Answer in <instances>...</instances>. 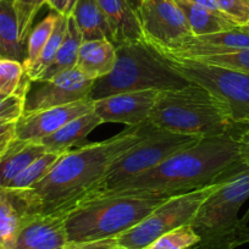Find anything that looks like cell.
I'll return each instance as SVG.
<instances>
[{
	"label": "cell",
	"mask_w": 249,
	"mask_h": 249,
	"mask_svg": "<svg viewBox=\"0 0 249 249\" xmlns=\"http://www.w3.org/2000/svg\"><path fill=\"white\" fill-rule=\"evenodd\" d=\"M238 131L200 138L195 145L176 153L154 169L98 196L138 193L171 197L225 181L246 171L241 165Z\"/></svg>",
	"instance_id": "1"
},
{
	"label": "cell",
	"mask_w": 249,
	"mask_h": 249,
	"mask_svg": "<svg viewBox=\"0 0 249 249\" xmlns=\"http://www.w3.org/2000/svg\"><path fill=\"white\" fill-rule=\"evenodd\" d=\"M155 128L149 121L127 127L103 142L68 150L35 188L43 213H68L97 191L112 162Z\"/></svg>",
	"instance_id": "2"
},
{
	"label": "cell",
	"mask_w": 249,
	"mask_h": 249,
	"mask_svg": "<svg viewBox=\"0 0 249 249\" xmlns=\"http://www.w3.org/2000/svg\"><path fill=\"white\" fill-rule=\"evenodd\" d=\"M148 121L160 130L196 137H214L238 131L227 107L208 88L191 83L161 90Z\"/></svg>",
	"instance_id": "3"
},
{
	"label": "cell",
	"mask_w": 249,
	"mask_h": 249,
	"mask_svg": "<svg viewBox=\"0 0 249 249\" xmlns=\"http://www.w3.org/2000/svg\"><path fill=\"white\" fill-rule=\"evenodd\" d=\"M169 197L138 193L102 195L66 213L69 243L112 239L135 227Z\"/></svg>",
	"instance_id": "4"
},
{
	"label": "cell",
	"mask_w": 249,
	"mask_h": 249,
	"mask_svg": "<svg viewBox=\"0 0 249 249\" xmlns=\"http://www.w3.org/2000/svg\"><path fill=\"white\" fill-rule=\"evenodd\" d=\"M116 64L111 72L94 81L89 99L98 100L117 93L171 90L191 85L165 57L145 40L116 48Z\"/></svg>",
	"instance_id": "5"
},
{
	"label": "cell",
	"mask_w": 249,
	"mask_h": 249,
	"mask_svg": "<svg viewBox=\"0 0 249 249\" xmlns=\"http://www.w3.org/2000/svg\"><path fill=\"white\" fill-rule=\"evenodd\" d=\"M249 198V170L230 178L200 205L191 226L199 236L197 249H236L249 242V210L239 217Z\"/></svg>",
	"instance_id": "6"
},
{
	"label": "cell",
	"mask_w": 249,
	"mask_h": 249,
	"mask_svg": "<svg viewBox=\"0 0 249 249\" xmlns=\"http://www.w3.org/2000/svg\"><path fill=\"white\" fill-rule=\"evenodd\" d=\"M224 181L214 182L195 191L171 196L145 219L114 238L120 249H144L166 232L192 222L200 205Z\"/></svg>",
	"instance_id": "7"
},
{
	"label": "cell",
	"mask_w": 249,
	"mask_h": 249,
	"mask_svg": "<svg viewBox=\"0 0 249 249\" xmlns=\"http://www.w3.org/2000/svg\"><path fill=\"white\" fill-rule=\"evenodd\" d=\"M199 140L200 137L196 136L181 135L155 127L144 140L112 162L97 191L87 199L154 169L176 153L195 145Z\"/></svg>",
	"instance_id": "8"
},
{
	"label": "cell",
	"mask_w": 249,
	"mask_h": 249,
	"mask_svg": "<svg viewBox=\"0 0 249 249\" xmlns=\"http://www.w3.org/2000/svg\"><path fill=\"white\" fill-rule=\"evenodd\" d=\"M170 65L188 81L208 88L227 107L238 127L249 126V73L204 65L195 60L164 56Z\"/></svg>",
	"instance_id": "9"
},
{
	"label": "cell",
	"mask_w": 249,
	"mask_h": 249,
	"mask_svg": "<svg viewBox=\"0 0 249 249\" xmlns=\"http://www.w3.org/2000/svg\"><path fill=\"white\" fill-rule=\"evenodd\" d=\"M137 13L143 38L157 52H175L195 37L175 0H141Z\"/></svg>",
	"instance_id": "10"
},
{
	"label": "cell",
	"mask_w": 249,
	"mask_h": 249,
	"mask_svg": "<svg viewBox=\"0 0 249 249\" xmlns=\"http://www.w3.org/2000/svg\"><path fill=\"white\" fill-rule=\"evenodd\" d=\"M93 85L94 80L87 78L76 68L59 73L50 80L31 81L26 93L23 114L89 99Z\"/></svg>",
	"instance_id": "11"
},
{
	"label": "cell",
	"mask_w": 249,
	"mask_h": 249,
	"mask_svg": "<svg viewBox=\"0 0 249 249\" xmlns=\"http://www.w3.org/2000/svg\"><path fill=\"white\" fill-rule=\"evenodd\" d=\"M39 213L43 203L35 190L0 187V244L13 249L21 226Z\"/></svg>",
	"instance_id": "12"
},
{
	"label": "cell",
	"mask_w": 249,
	"mask_h": 249,
	"mask_svg": "<svg viewBox=\"0 0 249 249\" xmlns=\"http://www.w3.org/2000/svg\"><path fill=\"white\" fill-rule=\"evenodd\" d=\"M159 90L117 93L94 100L93 111L100 117L103 124L116 122L128 127L148 122Z\"/></svg>",
	"instance_id": "13"
},
{
	"label": "cell",
	"mask_w": 249,
	"mask_h": 249,
	"mask_svg": "<svg viewBox=\"0 0 249 249\" xmlns=\"http://www.w3.org/2000/svg\"><path fill=\"white\" fill-rule=\"evenodd\" d=\"M93 109L94 102L86 99L73 104L23 114L16 124V138L21 141L40 142L43 138L64 127L68 122L93 111Z\"/></svg>",
	"instance_id": "14"
},
{
	"label": "cell",
	"mask_w": 249,
	"mask_h": 249,
	"mask_svg": "<svg viewBox=\"0 0 249 249\" xmlns=\"http://www.w3.org/2000/svg\"><path fill=\"white\" fill-rule=\"evenodd\" d=\"M65 213H39L18 230L13 249H65L69 243Z\"/></svg>",
	"instance_id": "15"
},
{
	"label": "cell",
	"mask_w": 249,
	"mask_h": 249,
	"mask_svg": "<svg viewBox=\"0 0 249 249\" xmlns=\"http://www.w3.org/2000/svg\"><path fill=\"white\" fill-rule=\"evenodd\" d=\"M249 49V33L241 27L224 32L193 37L179 49L171 53H159L160 55L176 59L195 60L213 55L226 54L237 50Z\"/></svg>",
	"instance_id": "16"
},
{
	"label": "cell",
	"mask_w": 249,
	"mask_h": 249,
	"mask_svg": "<svg viewBox=\"0 0 249 249\" xmlns=\"http://www.w3.org/2000/svg\"><path fill=\"white\" fill-rule=\"evenodd\" d=\"M110 26L115 47L144 40L132 0H97Z\"/></svg>",
	"instance_id": "17"
},
{
	"label": "cell",
	"mask_w": 249,
	"mask_h": 249,
	"mask_svg": "<svg viewBox=\"0 0 249 249\" xmlns=\"http://www.w3.org/2000/svg\"><path fill=\"white\" fill-rule=\"evenodd\" d=\"M116 59V47L110 40H83L78 52L76 69L87 78L97 81L111 72Z\"/></svg>",
	"instance_id": "18"
},
{
	"label": "cell",
	"mask_w": 249,
	"mask_h": 249,
	"mask_svg": "<svg viewBox=\"0 0 249 249\" xmlns=\"http://www.w3.org/2000/svg\"><path fill=\"white\" fill-rule=\"evenodd\" d=\"M48 152L40 142L16 138L5 154L0 157V187H8L36 159Z\"/></svg>",
	"instance_id": "19"
},
{
	"label": "cell",
	"mask_w": 249,
	"mask_h": 249,
	"mask_svg": "<svg viewBox=\"0 0 249 249\" xmlns=\"http://www.w3.org/2000/svg\"><path fill=\"white\" fill-rule=\"evenodd\" d=\"M102 124L100 117L94 111H90L68 122L59 131L43 138L40 143L47 148L48 152L65 153L71 150L75 144L86 140L88 135Z\"/></svg>",
	"instance_id": "20"
},
{
	"label": "cell",
	"mask_w": 249,
	"mask_h": 249,
	"mask_svg": "<svg viewBox=\"0 0 249 249\" xmlns=\"http://www.w3.org/2000/svg\"><path fill=\"white\" fill-rule=\"evenodd\" d=\"M71 16L83 40L107 39L112 43L111 30L97 0H78Z\"/></svg>",
	"instance_id": "21"
},
{
	"label": "cell",
	"mask_w": 249,
	"mask_h": 249,
	"mask_svg": "<svg viewBox=\"0 0 249 249\" xmlns=\"http://www.w3.org/2000/svg\"><path fill=\"white\" fill-rule=\"evenodd\" d=\"M175 1L186 16L187 22L190 25L195 37L237 28V26L225 16L213 13L203 6L191 3L188 0H175Z\"/></svg>",
	"instance_id": "22"
},
{
	"label": "cell",
	"mask_w": 249,
	"mask_h": 249,
	"mask_svg": "<svg viewBox=\"0 0 249 249\" xmlns=\"http://www.w3.org/2000/svg\"><path fill=\"white\" fill-rule=\"evenodd\" d=\"M82 42V35H81L75 20H73L72 16H69L65 37H64V40H62L61 45H60L59 52H57L54 61L39 76L37 81L50 80V78L55 77L59 73L75 69L76 62H77L78 52H80V47Z\"/></svg>",
	"instance_id": "23"
},
{
	"label": "cell",
	"mask_w": 249,
	"mask_h": 249,
	"mask_svg": "<svg viewBox=\"0 0 249 249\" xmlns=\"http://www.w3.org/2000/svg\"><path fill=\"white\" fill-rule=\"evenodd\" d=\"M0 45L8 59L23 62L26 48L18 37V20L13 0H0Z\"/></svg>",
	"instance_id": "24"
},
{
	"label": "cell",
	"mask_w": 249,
	"mask_h": 249,
	"mask_svg": "<svg viewBox=\"0 0 249 249\" xmlns=\"http://www.w3.org/2000/svg\"><path fill=\"white\" fill-rule=\"evenodd\" d=\"M65 153L45 152L38 159H36L25 171L21 172L15 179H13L8 187H13V188H35L40 181H43L49 175L53 167L57 164V161L61 159L62 155Z\"/></svg>",
	"instance_id": "25"
},
{
	"label": "cell",
	"mask_w": 249,
	"mask_h": 249,
	"mask_svg": "<svg viewBox=\"0 0 249 249\" xmlns=\"http://www.w3.org/2000/svg\"><path fill=\"white\" fill-rule=\"evenodd\" d=\"M30 83L23 62L8 57L0 59V93L26 95Z\"/></svg>",
	"instance_id": "26"
},
{
	"label": "cell",
	"mask_w": 249,
	"mask_h": 249,
	"mask_svg": "<svg viewBox=\"0 0 249 249\" xmlns=\"http://www.w3.org/2000/svg\"><path fill=\"white\" fill-rule=\"evenodd\" d=\"M66 26H68V18L60 15L56 23H55L54 31H53L48 43L45 44L44 49L40 53L39 57L28 70H26V73H27L28 78L31 81H37L39 76L54 61L55 56H56L57 52H59L60 45H61L62 40H64V37H65Z\"/></svg>",
	"instance_id": "27"
},
{
	"label": "cell",
	"mask_w": 249,
	"mask_h": 249,
	"mask_svg": "<svg viewBox=\"0 0 249 249\" xmlns=\"http://www.w3.org/2000/svg\"><path fill=\"white\" fill-rule=\"evenodd\" d=\"M59 16V14L52 10L36 27L31 30L27 38L26 57L23 60V66H25L26 70H28L39 57L40 53L44 49L45 44L48 43L53 31H54L55 23H56Z\"/></svg>",
	"instance_id": "28"
},
{
	"label": "cell",
	"mask_w": 249,
	"mask_h": 249,
	"mask_svg": "<svg viewBox=\"0 0 249 249\" xmlns=\"http://www.w3.org/2000/svg\"><path fill=\"white\" fill-rule=\"evenodd\" d=\"M199 242V236L188 224L166 232L144 249H191Z\"/></svg>",
	"instance_id": "29"
},
{
	"label": "cell",
	"mask_w": 249,
	"mask_h": 249,
	"mask_svg": "<svg viewBox=\"0 0 249 249\" xmlns=\"http://www.w3.org/2000/svg\"><path fill=\"white\" fill-rule=\"evenodd\" d=\"M13 3L16 20H18V37H20V42L25 45L28 35L32 30L35 18L40 8L47 4V0H13Z\"/></svg>",
	"instance_id": "30"
},
{
	"label": "cell",
	"mask_w": 249,
	"mask_h": 249,
	"mask_svg": "<svg viewBox=\"0 0 249 249\" xmlns=\"http://www.w3.org/2000/svg\"><path fill=\"white\" fill-rule=\"evenodd\" d=\"M195 61L204 64V65L236 71V72L249 73V49H242L237 50V52L226 53V54L199 57V59H195Z\"/></svg>",
	"instance_id": "31"
},
{
	"label": "cell",
	"mask_w": 249,
	"mask_h": 249,
	"mask_svg": "<svg viewBox=\"0 0 249 249\" xmlns=\"http://www.w3.org/2000/svg\"><path fill=\"white\" fill-rule=\"evenodd\" d=\"M222 15L237 27L249 23V0H215Z\"/></svg>",
	"instance_id": "32"
},
{
	"label": "cell",
	"mask_w": 249,
	"mask_h": 249,
	"mask_svg": "<svg viewBox=\"0 0 249 249\" xmlns=\"http://www.w3.org/2000/svg\"><path fill=\"white\" fill-rule=\"evenodd\" d=\"M25 98L22 94L0 93V121L18 122L25 112Z\"/></svg>",
	"instance_id": "33"
},
{
	"label": "cell",
	"mask_w": 249,
	"mask_h": 249,
	"mask_svg": "<svg viewBox=\"0 0 249 249\" xmlns=\"http://www.w3.org/2000/svg\"><path fill=\"white\" fill-rule=\"evenodd\" d=\"M16 124L14 121H0V157L5 154L11 143L16 140Z\"/></svg>",
	"instance_id": "34"
},
{
	"label": "cell",
	"mask_w": 249,
	"mask_h": 249,
	"mask_svg": "<svg viewBox=\"0 0 249 249\" xmlns=\"http://www.w3.org/2000/svg\"><path fill=\"white\" fill-rule=\"evenodd\" d=\"M65 249H120L112 239L83 242V243H68Z\"/></svg>",
	"instance_id": "35"
},
{
	"label": "cell",
	"mask_w": 249,
	"mask_h": 249,
	"mask_svg": "<svg viewBox=\"0 0 249 249\" xmlns=\"http://www.w3.org/2000/svg\"><path fill=\"white\" fill-rule=\"evenodd\" d=\"M239 152H241V165L249 170V126L241 127L238 131Z\"/></svg>",
	"instance_id": "36"
},
{
	"label": "cell",
	"mask_w": 249,
	"mask_h": 249,
	"mask_svg": "<svg viewBox=\"0 0 249 249\" xmlns=\"http://www.w3.org/2000/svg\"><path fill=\"white\" fill-rule=\"evenodd\" d=\"M77 1L78 0H47V4L50 10L55 11L61 16L69 18L72 15Z\"/></svg>",
	"instance_id": "37"
},
{
	"label": "cell",
	"mask_w": 249,
	"mask_h": 249,
	"mask_svg": "<svg viewBox=\"0 0 249 249\" xmlns=\"http://www.w3.org/2000/svg\"><path fill=\"white\" fill-rule=\"evenodd\" d=\"M188 1L197 4V5L203 6V8L208 9V10L213 11V13H216V14H219V15H222L221 11L219 10V6H217V4L215 0H188Z\"/></svg>",
	"instance_id": "38"
},
{
	"label": "cell",
	"mask_w": 249,
	"mask_h": 249,
	"mask_svg": "<svg viewBox=\"0 0 249 249\" xmlns=\"http://www.w3.org/2000/svg\"><path fill=\"white\" fill-rule=\"evenodd\" d=\"M1 57H6V56H5V53H4L3 48H1V45H0V59H1Z\"/></svg>",
	"instance_id": "39"
},
{
	"label": "cell",
	"mask_w": 249,
	"mask_h": 249,
	"mask_svg": "<svg viewBox=\"0 0 249 249\" xmlns=\"http://www.w3.org/2000/svg\"><path fill=\"white\" fill-rule=\"evenodd\" d=\"M241 28H242V30L246 31V32L249 33V23H248V25H247V26H244V27H241Z\"/></svg>",
	"instance_id": "40"
},
{
	"label": "cell",
	"mask_w": 249,
	"mask_h": 249,
	"mask_svg": "<svg viewBox=\"0 0 249 249\" xmlns=\"http://www.w3.org/2000/svg\"><path fill=\"white\" fill-rule=\"evenodd\" d=\"M0 249H6V248L4 246H1V244H0Z\"/></svg>",
	"instance_id": "41"
},
{
	"label": "cell",
	"mask_w": 249,
	"mask_h": 249,
	"mask_svg": "<svg viewBox=\"0 0 249 249\" xmlns=\"http://www.w3.org/2000/svg\"><path fill=\"white\" fill-rule=\"evenodd\" d=\"M198 248V246H196V247H193V248H191V249H197Z\"/></svg>",
	"instance_id": "42"
}]
</instances>
